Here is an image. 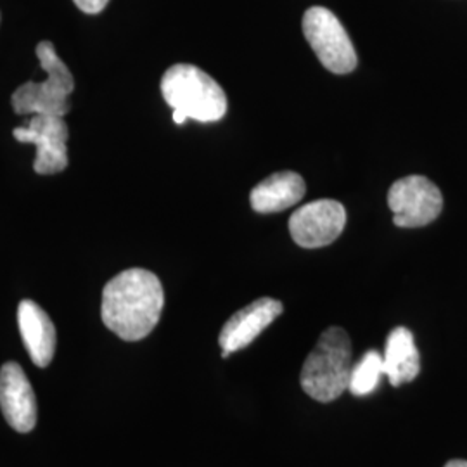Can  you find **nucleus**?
I'll use <instances>...</instances> for the list:
<instances>
[{"label":"nucleus","instance_id":"f257e3e1","mask_svg":"<svg viewBox=\"0 0 467 467\" xmlns=\"http://www.w3.org/2000/svg\"><path fill=\"white\" fill-rule=\"evenodd\" d=\"M163 306L161 281L146 268H129L104 285L100 317L123 341H140L158 326Z\"/></svg>","mask_w":467,"mask_h":467},{"label":"nucleus","instance_id":"f03ea898","mask_svg":"<svg viewBox=\"0 0 467 467\" xmlns=\"http://www.w3.org/2000/svg\"><path fill=\"white\" fill-rule=\"evenodd\" d=\"M161 94L173 109V121L184 125L187 119L213 123L227 113L223 88L202 69L192 65H175L161 78Z\"/></svg>","mask_w":467,"mask_h":467},{"label":"nucleus","instance_id":"7ed1b4c3","mask_svg":"<svg viewBox=\"0 0 467 467\" xmlns=\"http://www.w3.org/2000/svg\"><path fill=\"white\" fill-rule=\"evenodd\" d=\"M351 341L341 327H329L320 334L316 348L301 368L303 391L320 403L337 400L350 384Z\"/></svg>","mask_w":467,"mask_h":467},{"label":"nucleus","instance_id":"20e7f679","mask_svg":"<svg viewBox=\"0 0 467 467\" xmlns=\"http://www.w3.org/2000/svg\"><path fill=\"white\" fill-rule=\"evenodd\" d=\"M36 57L46 71L44 82H26L17 87L11 102L17 115H54L67 117L71 109L69 96L75 90V80L54 44L44 40L36 46Z\"/></svg>","mask_w":467,"mask_h":467},{"label":"nucleus","instance_id":"39448f33","mask_svg":"<svg viewBox=\"0 0 467 467\" xmlns=\"http://www.w3.org/2000/svg\"><path fill=\"white\" fill-rule=\"evenodd\" d=\"M303 34L318 61L336 75H347L357 67V52L341 21L326 7H310L303 16Z\"/></svg>","mask_w":467,"mask_h":467},{"label":"nucleus","instance_id":"423d86ee","mask_svg":"<svg viewBox=\"0 0 467 467\" xmlns=\"http://www.w3.org/2000/svg\"><path fill=\"white\" fill-rule=\"evenodd\" d=\"M388 206L395 225L403 229L424 227L440 217L443 196L428 177L409 175L389 187Z\"/></svg>","mask_w":467,"mask_h":467},{"label":"nucleus","instance_id":"0eeeda50","mask_svg":"<svg viewBox=\"0 0 467 467\" xmlns=\"http://www.w3.org/2000/svg\"><path fill=\"white\" fill-rule=\"evenodd\" d=\"M347 225V210L339 201L317 200L303 204L289 218L293 241L306 250L334 243Z\"/></svg>","mask_w":467,"mask_h":467},{"label":"nucleus","instance_id":"6e6552de","mask_svg":"<svg viewBox=\"0 0 467 467\" xmlns=\"http://www.w3.org/2000/svg\"><path fill=\"white\" fill-rule=\"evenodd\" d=\"M19 142L34 144L36 148L34 168L40 175L61 173L67 168V130L63 117L54 115H34L26 127H17L13 130Z\"/></svg>","mask_w":467,"mask_h":467},{"label":"nucleus","instance_id":"1a4fd4ad","mask_svg":"<svg viewBox=\"0 0 467 467\" xmlns=\"http://www.w3.org/2000/svg\"><path fill=\"white\" fill-rule=\"evenodd\" d=\"M283 310V303L274 298H258L251 301L244 308L237 310L233 317L223 324L218 336L222 357L227 358L231 353L250 347L275 318L281 317Z\"/></svg>","mask_w":467,"mask_h":467},{"label":"nucleus","instance_id":"9d476101","mask_svg":"<svg viewBox=\"0 0 467 467\" xmlns=\"http://www.w3.org/2000/svg\"><path fill=\"white\" fill-rule=\"evenodd\" d=\"M0 407L7 424L17 433H30L36 424V399L23 368L5 362L0 368Z\"/></svg>","mask_w":467,"mask_h":467},{"label":"nucleus","instance_id":"9b49d317","mask_svg":"<svg viewBox=\"0 0 467 467\" xmlns=\"http://www.w3.org/2000/svg\"><path fill=\"white\" fill-rule=\"evenodd\" d=\"M17 326L35 366L47 368L56 353V327L46 310L35 301H21L17 306Z\"/></svg>","mask_w":467,"mask_h":467},{"label":"nucleus","instance_id":"f8f14e48","mask_svg":"<svg viewBox=\"0 0 467 467\" xmlns=\"http://www.w3.org/2000/svg\"><path fill=\"white\" fill-rule=\"evenodd\" d=\"M306 185L296 171L272 173L251 191V206L258 213L284 212L303 200Z\"/></svg>","mask_w":467,"mask_h":467},{"label":"nucleus","instance_id":"ddd939ff","mask_svg":"<svg viewBox=\"0 0 467 467\" xmlns=\"http://www.w3.org/2000/svg\"><path fill=\"white\" fill-rule=\"evenodd\" d=\"M384 376L395 388L414 381L420 372V357L414 334L407 327H395L388 334L383 353Z\"/></svg>","mask_w":467,"mask_h":467},{"label":"nucleus","instance_id":"4468645a","mask_svg":"<svg viewBox=\"0 0 467 467\" xmlns=\"http://www.w3.org/2000/svg\"><path fill=\"white\" fill-rule=\"evenodd\" d=\"M383 376V353L378 350L366 351L362 358L351 368L348 391L353 397L370 395L372 391H376Z\"/></svg>","mask_w":467,"mask_h":467},{"label":"nucleus","instance_id":"2eb2a0df","mask_svg":"<svg viewBox=\"0 0 467 467\" xmlns=\"http://www.w3.org/2000/svg\"><path fill=\"white\" fill-rule=\"evenodd\" d=\"M73 2L85 15H99L109 0H73Z\"/></svg>","mask_w":467,"mask_h":467},{"label":"nucleus","instance_id":"dca6fc26","mask_svg":"<svg viewBox=\"0 0 467 467\" xmlns=\"http://www.w3.org/2000/svg\"><path fill=\"white\" fill-rule=\"evenodd\" d=\"M445 467H467V461H461V459H453L451 462H447Z\"/></svg>","mask_w":467,"mask_h":467}]
</instances>
